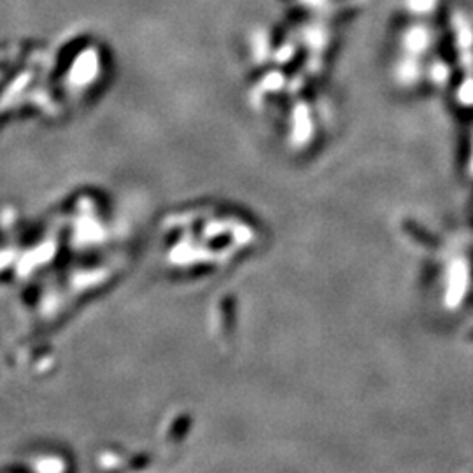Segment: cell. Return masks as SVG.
<instances>
[{
	"mask_svg": "<svg viewBox=\"0 0 473 473\" xmlns=\"http://www.w3.org/2000/svg\"><path fill=\"white\" fill-rule=\"evenodd\" d=\"M429 42V34L422 28H414L412 32H408L407 37H405V48L412 55H419V53L426 51Z\"/></svg>",
	"mask_w": 473,
	"mask_h": 473,
	"instance_id": "cell-1",
	"label": "cell"
},
{
	"mask_svg": "<svg viewBox=\"0 0 473 473\" xmlns=\"http://www.w3.org/2000/svg\"><path fill=\"white\" fill-rule=\"evenodd\" d=\"M412 9L417 11V13H425V11L432 9L433 0H410Z\"/></svg>",
	"mask_w": 473,
	"mask_h": 473,
	"instance_id": "cell-2",
	"label": "cell"
},
{
	"mask_svg": "<svg viewBox=\"0 0 473 473\" xmlns=\"http://www.w3.org/2000/svg\"><path fill=\"white\" fill-rule=\"evenodd\" d=\"M472 167H473V156H472Z\"/></svg>",
	"mask_w": 473,
	"mask_h": 473,
	"instance_id": "cell-3",
	"label": "cell"
}]
</instances>
